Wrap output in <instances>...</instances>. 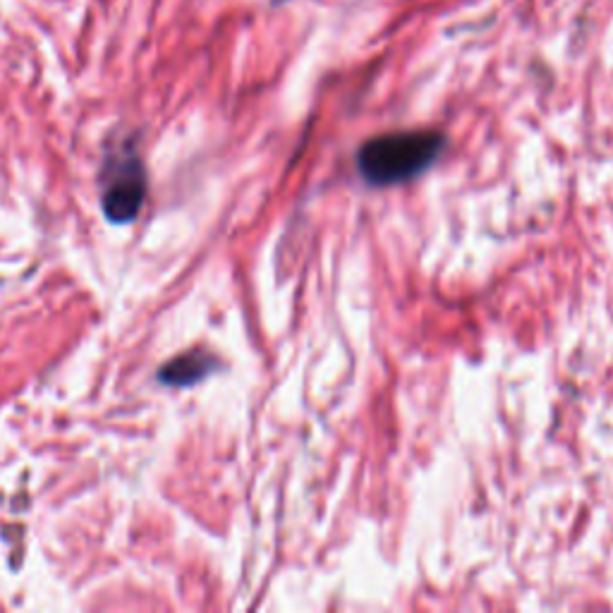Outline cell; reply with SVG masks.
<instances>
[{
	"instance_id": "6da1fadb",
	"label": "cell",
	"mask_w": 613,
	"mask_h": 613,
	"mask_svg": "<svg viewBox=\"0 0 613 613\" xmlns=\"http://www.w3.org/2000/svg\"><path fill=\"white\" fill-rule=\"evenodd\" d=\"M443 149L439 132H396L369 139L360 151V171L376 185L410 180L422 173Z\"/></svg>"
},
{
	"instance_id": "7a4b0ae2",
	"label": "cell",
	"mask_w": 613,
	"mask_h": 613,
	"mask_svg": "<svg viewBox=\"0 0 613 613\" xmlns=\"http://www.w3.org/2000/svg\"><path fill=\"white\" fill-rule=\"evenodd\" d=\"M147 194V175L137 156L113 159V168L106 173L103 185V214L113 223H130Z\"/></svg>"
},
{
	"instance_id": "3957f363",
	"label": "cell",
	"mask_w": 613,
	"mask_h": 613,
	"mask_svg": "<svg viewBox=\"0 0 613 613\" xmlns=\"http://www.w3.org/2000/svg\"><path fill=\"white\" fill-rule=\"evenodd\" d=\"M211 369V357L206 355V352H187V355L175 357L166 364V367L161 369L159 379L163 384H171V386H187L194 384V381H199L202 376L209 374Z\"/></svg>"
}]
</instances>
